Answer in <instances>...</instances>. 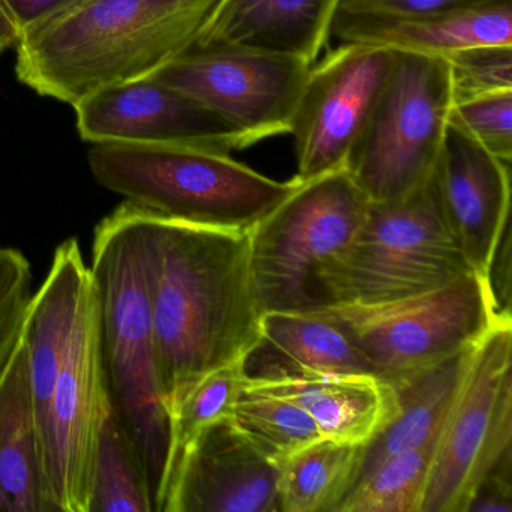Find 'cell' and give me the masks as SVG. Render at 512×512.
I'll return each instance as SVG.
<instances>
[{
    "instance_id": "cell-3",
    "label": "cell",
    "mask_w": 512,
    "mask_h": 512,
    "mask_svg": "<svg viewBox=\"0 0 512 512\" xmlns=\"http://www.w3.org/2000/svg\"><path fill=\"white\" fill-rule=\"evenodd\" d=\"M92 284L110 400L139 452L161 511L169 413L158 364L149 290L148 214L124 202L95 227Z\"/></svg>"
},
{
    "instance_id": "cell-30",
    "label": "cell",
    "mask_w": 512,
    "mask_h": 512,
    "mask_svg": "<svg viewBox=\"0 0 512 512\" xmlns=\"http://www.w3.org/2000/svg\"><path fill=\"white\" fill-rule=\"evenodd\" d=\"M506 0H340L338 10L386 16H443L478 10Z\"/></svg>"
},
{
    "instance_id": "cell-5",
    "label": "cell",
    "mask_w": 512,
    "mask_h": 512,
    "mask_svg": "<svg viewBox=\"0 0 512 512\" xmlns=\"http://www.w3.org/2000/svg\"><path fill=\"white\" fill-rule=\"evenodd\" d=\"M469 272L431 172L403 197L368 202L352 239L320 266L317 289L323 308L386 304L433 292Z\"/></svg>"
},
{
    "instance_id": "cell-20",
    "label": "cell",
    "mask_w": 512,
    "mask_h": 512,
    "mask_svg": "<svg viewBox=\"0 0 512 512\" xmlns=\"http://www.w3.org/2000/svg\"><path fill=\"white\" fill-rule=\"evenodd\" d=\"M475 347L476 344L415 376L389 385L394 391V412L359 448L358 464L347 493L386 458L436 443Z\"/></svg>"
},
{
    "instance_id": "cell-4",
    "label": "cell",
    "mask_w": 512,
    "mask_h": 512,
    "mask_svg": "<svg viewBox=\"0 0 512 512\" xmlns=\"http://www.w3.org/2000/svg\"><path fill=\"white\" fill-rule=\"evenodd\" d=\"M88 161L95 181L125 202L163 220L226 232H250L298 185L187 146L95 143Z\"/></svg>"
},
{
    "instance_id": "cell-11",
    "label": "cell",
    "mask_w": 512,
    "mask_h": 512,
    "mask_svg": "<svg viewBox=\"0 0 512 512\" xmlns=\"http://www.w3.org/2000/svg\"><path fill=\"white\" fill-rule=\"evenodd\" d=\"M112 409L92 284L77 316L43 434L47 491L55 512H88L95 449Z\"/></svg>"
},
{
    "instance_id": "cell-28",
    "label": "cell",
    "mask_w": 512,
    "mask_h": 512,
    "mask_svg": "<svg viewBox=\"0 0 512 512\" xmlns=\"http://www.w3.org/2000/svg\"><path fill=\"white\" fill-rule=\"evenodd\" d=\"M449 119L494 157L511 164L512 89L454 101Z\"/></svg>"
},
{
    "instance_id": "cell-21",
    "label": "cell",
    "mask_w": 512,
    "mask_h": 512,
    "mask_svg": "<svg viewBox=\"0 0 512 512\" xmlns=\"http://www.w3.org/2000/svg\"><path fill=\"white\" fill-rule=\"evenodd\" d=\"M0 512H55L23 343L0 382Z\"/></svg>"
},
{
    "instance_id": "cell-17",
    "label": "cell",
    "mask_w": 512,
    "mask_h": 512,
    "mask_svg": "<svg viewBox=\"0 0 512 512\" xmlns=\"http://www.w3.org/2000/svg\"><path fill=\"white\" fill-rule=\"evenodd\" d=\"M329 37L395 52L446 56L481 44L512 46V0L443 16H386L337 10Z\"/></svg>"
},
{
    "instance_id": "cell-8",
    "label": "cell",
    "mask_w": 512,
    "mask_h": 512,
    "mask_svg": "<svg viewBox=\"0 0 512 512\" xmlns=\"http://www.w3.org/2000/svg\"><path fill=\"white\" fill-rule=\"evenodd\" d=\"M454 101L443 56L397 52L344 167L368 202L403 197L431 175Z\"/></svg>"
},
{
    "instance_id": "cell-12",
    "label": "cell",
    "mask_w": 512,
    "mask_h": 512,
    "mask_svg": "<svg viewBox=\"0 0 512 512\" xmlns=\"http://www.w3.org/2000/svg\"><path fill=\"white\" fill-rule=\"evenodd\" d=\"M395 59L397 52L385 47L341 44L310 68L289 131L298 160L296 182L346 167Z\"/></svg>"
},
{
    "instance_id": "cell-24",
    "label": "cell",
    "mask_w": 512,
    "mask_h": 512,
    "mask_svg": "<svg viewBox=\"0 0 512 512\" xmlns=\"http://www.w3.org/2000/svg\"><path fill=\"white\" fill-rule=\"evenodd\" d=\"M229 419L263 457L277 466L322 439L313 419L298 404L244 385Z\"/></svg>"
},
{
    "instance_id": "cell-2",
    "label": "cell",
    "mask_w": 512,
    "mask_h": 512,
    "mask_svg": "<svg viewBox=\"0 0 512 512\" xmlns=\"http://www.w3.org/2000/svg\"><path fill=\"white\" fill-rule=\"evenodd\" d=\"M220 0H79L17 43L16 73L43 97L74 106L143 79L196 46Z\"/></svg>"
},
{
    "instance_id": "cell-23",
    "label": "cell",
    "mask_w": 512,
    "mask_h": 512,
    "mask_svg": "<svg viewBox=\"0 0 512 512\" xmlns=\"http://www.w3.org/2000/svg\"><path fill=\"white\" fill-rule=\"evenodd\" d=\"M88 512H155L139 452L113 409L95 449Z\"/></svg>"
},
{
    "instance_id": "cell-1",
    "label": "cell",
    "mask_w": 512,
    "mask_h": 512,
    "mask_svg": "<svg viewBox=\"0 0 512 512\" xmlns=\"http://www.w3.org/2000/svg\"><path fill=\"white\" fill-rule=\"evenodd\" d=\"M146 214L152 319L169 413L194 383L254 349L262 313L251 283L248 233Z\"/></svg>"
},
{
    "instance_id": "cell-19",
    "label": "cell",
    "mask_w": 512,
    "mask_h": 512,
    "mask_svg": "<svg viewBox=\"0 0 512 512\" xmlns=\"http://www.w3.org/2000/svg\"><path fill=\"white\" fill-rule=\"evenodd\" d=\"M254 391L286 398L308 413L325 439L364 445L394 412V391L370 374H317L242 382Z\"/></svg>"
},
{
    "instance_id": "cell-7",
    "label": "cell",
    "mask_w": 512,
    "mask_h": 512,
    "mask_svg": "<svg viewBox=\"0 0 512 512\" xmlns=\"http://www.w3.org/2000/svg\"><path fill=\"white\" fill-rule=\"evenodd\" d=\"M368 199L346 169L296 185L248 232L251 283L260 313L323 308L317 272L352 239Z\"/></svg>"
},
{
    "instance_id": "cell-33",
    "label": "cell",
    "mask_w": 512,
    "mask_h": 512,
    "mask_svg": "<svg viewBox=\"0 0 512 512\" xmlns=\"http://www.w3.org/2000/svg\"><path fill=\"white\" fill-rule=\"evenodd\" d=\"M20 37H22V31H20L19 25L5 7L4 2L0 0V55L11 47L17 46Z\"/></svg>"
},
{
    "instance_id": "cell-22",
    "label": "cell",
    "mask_w": 512,
    "mask_h": 512,
    "mask_svg": "<svg viewBox=\"0 0 512 512\" xmlns=\"http://www.w3.org/2000/svg\"><path fill=\"white\" fill-rule=\"evenodd\" d=\"M359 448L322 437L287 458L278 473L280 512H335L349 490Z\"/></svg>"
},
{
    "instance_id": "cell-13",
    "label": "cell",
    "mask_w": 512,
    "mask_h": 512,
    "mask_svg": "<svg viewBox=\"0 0 512 512\" xmlns=\"http://www.w3.org/2000/svg\"><path fill=\"white\" fill-rule=\"evenodd\" d=\"M73 107L80 137L92 145L187 146L226 155L245 148L241 134L217 113L154 77L107 86Z\"/></svg>"
},
{
    "instance_id": "cell-32",
    "label": "cell",
    "mask_w": 512,
    "mask_h": 512,
    "mask_svg": "<svg viewBox=\"0 0 512 512\" xmlns=\"http://www.w3.org/2000/svg\"><path fill=\"white\" fill-rule=\"evenodd\" d=\"M2 2L23 34L67 10L79 0H2Z\"/></svg>"
},
{
    "instance_id": "cell-16",
    "label": "cell",
    "mask_w": 512,
    "mask_h": 512,
    "mask_svg": "<svg viewBox=\"0 0 512 512\" xmlns=\"http://www.w3.org/2000/svg\"><path fill=\"white\" fill-rule=\"evenodd\" d=\"M340 0H220L196 47H242L313 65Z\"/></svg>"
},
{
    "instance_id": "cell-15",
    "label": "cell",
    "mask_w": 512,
    "mask_h": 512,
    "mask_svg": "<svg viewBox=\"0 0 512 512\" xmlns=\"http://www.w3.org/2000/svg\"><path fill=\"white\" fill-rule=\"evenodd\" d=\"M278 473L226 418L185 452L161 512H280Z\"/></svg>"
},
{
    "instance_id": "cell-14",
    "label": "cell",
    "mask_w": 512,
    "mask_h": 512,
    "mask_svg": "<svg viewBox=\"0 0 512 512\" xmlns=\"http://www.w3.org/2000/svg\"><path fill=\"white\" fill-rule=\"evenodd\" d=\"M433 173L455 242L470 269L487 278L509 227V163L494 157L449 119Z\"/></svg>"
},
{
    "instance_id": "cell-31",
    "label": "cell",
    "mask_w": 512,
    "mask_h": 512,
    "mask_svg": "<svg viewBox=\"0 0 512 512\" xmlns=\"http://www.w3.org/2000/svg\"><path fill=\"white\" fill-rule=\"evenodd\" d=\"M511 467L512 455L496 464L476 488L466 512H511Z\"/></svg>"
},
{
    "instance_id": "cell-10",
    "label": "cell",
    "mask_w": 512,
    "mask_h": 512,
    "mask_svg": "<svg viewBox=\"0 0 512 512\" xmlns=\"http://www.w3.org/2000/svg\"><path fill=\"white\" fill-rule=\"evenodd\" d=\"M298 59L242 47H191L152 74L217 113L245 148L289 134L310 68Z\"/></svg>"
},
{
    "instance_id": "cell-25",
    "label": "cell",
    "mask_w": 512,
    "mask_h": 512,
    "mask_svg": "<svg viewBox=\"0 0 512 512\" xmlns=\"http://www.w3.org/2000/svg\"><path fill=\"white\" fill-rule=\"evenodd\" d=\"M244 361V359H242ZM242 361L224 365L194 383L169 412L167 487L191 445L212 425L229 418L244 382ZM163 506V503H161ZM161 512V511H160Z\"/></svg>"
},
{
    "instance_id": "cell-26",
    "label": "cell",
    "mask_w": 512,
    "mask_h": 512,
    "mask_svg": "<svg viewBox=\"0 0 512 512\" xmlns=\"http://www.w3.org/2000/svg\"><path fill=\"white\" fill-rule=\"evenodd\" d=\"M434 445L383 460L341 499L335 512H421Z\"/></svg>"
},
{
    "instance_id": "cell-6",
    "label": "cell",
    "mask_w": 512,
    "mask_h": 512,
    "mask_svg": "<svg viewBox=\"0 0 512 512\" xmlns=\"http://www.w3.org/2000/svg\"><path fill=\"white\" fill-rule=\"evenodd\" d=\"M337 326L371 376L394 385L478 344L500 316L485 277L469 272L448 286L400 301L331 305L316 311Z\"/></svg>"
},
{
    "instance_id": "cell-27",
    "label": "cell",
    "mask_w": 512,
    "mask_h": 512,
    "mask_svg": "<svg viewBox=\"0 0 512 512\" xmlns=\"http://www.w3.org/2000/svg\"><path fill=\"white\" fill-rule=\"evenodd\" d=\"M32 295L31 263L22 251L0 247V382L22 344Z\"/></svg>"
},
{
    "instance_id": "cell-9",
    "label": "cell",
    "mask_w": 512,
    "mask_h": 512,
    "mask_svg": "<svg viewBox=\"0 0 512 512\" xmlns=\"http://www.w3.org/2000/svg\"><path fill=\"white\" fill-rule=\"evenodd\" d=\"M512 455V323L476 344L431 455L421 512H466L478 485Z\"/></svg>"
},
{
    "instance_id": "cell-29",
    "label": "cell",
    "mask_w": 512,
    "mask_h": 512,
    "mask_svg": "<svg viewBox=\"0 0 512 512\" xmlns=\"http://www.w3.org/2000/svg\"><path fill=\"white\" fill-rule=\"evenodd\" d=\"M451 70L455 101L512 89V46L481 44L443 56Z\"/></svg>"
},
{
    "instance_id": "cell-18",
    "label": "cell",
    "mask_w": 512,
    "mask_h": 512,
    "mask_svg": "<svg viewBox=\"0 0 512 512\" xmlns=\"http://www.w3.org/2000/svg\"><path fill=\"white\" fill-rule=\"evenodd\" d=\"M245 382L370 374L367 362L343 332L319 314H262L260 338L242 361Z\"/></svg>"
}]
</instances>
